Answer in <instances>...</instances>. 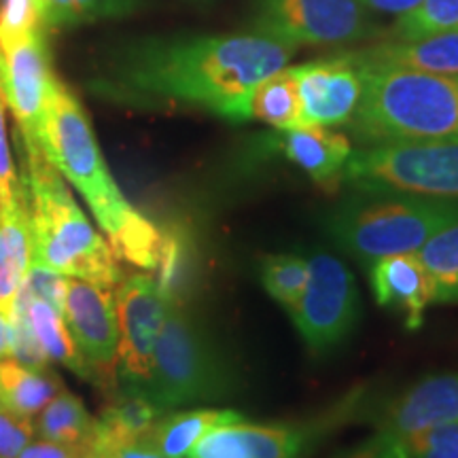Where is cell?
I'll return each mask as SVG.
<instances>
[{
	"instance_id": "obj_27",
	"label": "cell",
	"mask_w": 458,
	"mask_h": 458,
	"mask_svg": "<svg viewBox=\"0 0 458 458\" xmlns=\"http://www.w3.org/2000/svg\"><path fill=\"white\" fill-rule=\"evenodd\" d=\"M45 28H72L134 13L142 0H37Z\"/></svg>"
},
{
	"instance_id": "obj_16",
	"label": "cell",
	"mask_w": 458,
	"mask_h": 458,
	"mask_svg": "<svg viewBox=\"0 0 458 458\" xmlns=\"http://www.w3.org/2000/svg\"><path fill=\"white\" fill-rule=\"evenodd\" d=\"M369 284L376 303L397 310L405 327L418 329L427 308L435 303L433 280L414 255H393L369 266Z\"/></svg>"
},
{
	"instance_id": "obj_24",
	"label": "cell",
	"mask_w": 458,
	"mask_h": 458,
	"mask_svg": "<svg viewBox=\"0 0 458 458\" xmlns=\"http://www.w3.org/2000/svg\"><path fill=\"white\" fill-rule=\"evenodd\" d=\"M62 388V380L49 368H28L13 357L0 360V405L15 414L37 418Z\"/></svg>"
},
{
	"instance_id": "obj_30",
	"label": "cell",
	"mask_w": 458,
	"mask_h": 458,
	"mask_svg": "<svg viewBox=\"0 0 458 458\" xmlns=\"http://www.w3.org/2000/svg\"><path fill=\"white\" fill-rule=\"evenodd\" d=\"M394 458H458V422L410 435L394 448Z\"/></svg>"
},
{
	"instance_id": "obj_12",
	"label": "cell",
	"mask_w": 458,
	"mask_h": 458,
	"mask_svg": "<svg viewBox=\"0 0 458 458\" xmlns=\"http://www.w3.org/2000/svg\"><path fill=\"white\" fill-rule=\"evenodd\" d=\"M62 317L83 360L96 377V386L113 391L119 377V327L111 289L66 276Z\"/></svg>"
},
{
	"instance_id": "obj_26",
	"label": "cell",
	"mask_w": 458,
	"mask_h": 458,
	"mask_svg": "<svg viewBox=\"0 0 458 458\" xmlns=\"http://www.w3.org/2000/svg\"><path fill=\"white\" fill-rule=\"evenodd\" d=\"M416 257L433 280L435 303H458V219L435 232Z\"/></svg>"
},
{
	"instance_id": "obj_34",
	"label": "cell",
	"mask_w": 458,
	"mask_h": 458,
	"mask_svg": "<svg viewBox=\"0 0 458 458\" xmlns=\"http://www.w3.org/2000/svg\"><path fill=\"white\" fill-rule=\"evenodd\" d=\"M17 458H96V454L91 450V444L72 445L47 442V439H32Z\"/></svg>"
},
{
	"instance_id": "obj_13",
	"label": "cell",
	"mask_w": 458,
	"mask_h": 458,
	"mask_svg": "<svg viewBox=\"0 0 458 458\" xmlns=\"http://www.w3.org/2000/svg\"><path fill=\"white\" fill-rule=\"evenodd\" d=\"M458 422V374L431 376L405 391L382 416L369 448L359 458H394L410 435Z\"/></svg>"
},
{
	"instance_id": "obj_20",
	"label": "cell",
	"mask_w": 458,
	"mask_h": 458,
	"mask_svg": "<svg viewBox=\"0 0 458 458\" xmlns=\"http://www.w3.org/2000/svg\"><path fill=\"white\" fill-rule=\"evenodd\" d=\"M164 414L165 411L142 388L125 386L123 393L114 394L102 416L96 418V433L91 439L96 458H105L114 445L145 437Z\"/></svg>"
},
{
	"instance_id": "obj_17",
	"label": "cell",
	"mask_w": 458,
	"mask_h": 458,
	"mask_svg": "<svg viewBox=\"0 0 458 458\" xmlns=\"http://www.w3.org/2000/svg\"><path fill=\"white\" fill-rule=\"evenodd\" d=\"M360 71L458 74V32L388 41L346 54Z\"/></svg>"
},
{
	"instance_id": "obj_19",
	"label": "cell",
	"mask_w": 458,
	"mask_h": 458,
	"mask_svg": "<svg viewBox=\"0 0 458 458\" xmlns=\"http://www.w3.org/2000/svg\"><path fill=\"white\" fill-rule=\"evenodd\" d=\"M278 147L284 157L312 176L320 185H334L342 181L344 168L352 147L348 136L325 125H300L280 130Z\"/></svg>"
},
{
	"instance_id": "obj_18",
	"label": "cell",
	"mask_w": 458,
	"mask_h": 458,
	"mask_svg": "<svg viewBox=\"0 0 458 458\" xmlns=\"http://www.w3.org/2000/svg\"><path fill=\"white\" fill-rule=\"evenodd\" d=\"M32 266V225L28 191L0 210V314L13 323Z\"/></svg>"
},
{
	"instance_id": "obj_23",
	"label": "cell",
	"mask_w": 458,
	"mask_h": 458,
	"mask_svg": "<svg viewBox=\"0 0 458 458\" xmlns=\"http://www.w3.org/2000/svg\"><path fill=\"white\" fill-rule=\"evenodd\" d=\"M249 119L270 123L278 130L303 125L300 88L291 68L284 66L283 71L272 72L246 94L240 108V122Z\"/></svg>"
},
{
	"instance_id": "obj_25",
	"label": "cell",
	"mask_w": 458,
	"mask_h": 458,
	"mask_svg": "<svg viewBox=\"0 0 458 458\" xmlns=\"http://www.w3.org/2000/svg\"><path fill=\"white\" fill-rule=\"evenodd\" d=\"M37 437L57 444L85 445L96 433V418L89 414L77 394L62 388L34 418Z\"/></svg>"
},
{
	"instance_id": "obj_3",
	"label": "cell",
	"mask_w": 458,
	"mask_h": 458,
	"mask_svg": "<svg viewBox=\"0 0 458 458\" xmlns=\"http://www.w3.org/2000/svg\"><path fill=\"white\" fill-rule=\"evenodd\" d=\"M24 156L32 263L105 289L117 286L123 278L117 255L68 191L64 176L41 148L24 151Z\"/></svg>"
},
{
	"instance_id": "obj_31",
	"label": "cell",
	"mask_w": 458,
	"mask_h": 458,
	"mask_svg": "<svg viewBox=\"0 0 458 458\" xmlns=\"http://www.w3.org/2000/svg\"><path fill=\"white\" fill-rule=\"evenodd\" d=\"M37 0H3L0 3V45H11L43 30Z\"/></svg>"
},
{
	"instance_id": "obj_14",
	"label": "cell",
	"mask_w": 458,
	"mask_h": 458,
	"mask_svg": "<svg viewBox=\"0 0 458 458\" xmlns=\"http://www.w3.org/2000/svg\"><path fill=\"white\" fill-rule=\"evenodd\" d=\"M297 79L303 125H348L363 96V71L344 55L291 68Z\"/></svg>"
},
{
	"instance_id": "obj_22",
	"label": "cell",
	"mask_w": 458,
	"mask_h": 458,
	"mask_svg": "<svg viewBox=\"0 0 458 458\" xmlns=\"http://www.w3.org/2000/svg\"><path fill=\"white\" fill-rule=\"evenodd\" d=\"M244 420L236 410H189L164 414L145 437L164 458H187L199 439L215 427Z\"/></svg>"
},
{
	"instance_id": "obj_29",
	"label": "cell",
	"mask_w": 458,
	"mask_h": 458,
	"mask_svg": "<svg viewBox=\"0 0 458 458\" xmlns=\"http://www.w3.org/2000/svg\"><path fill=\"white\" fill-rule=\"evenodd\" d=\"M308 274H310L308 259L293 253L267 255L261 261L263 289L289 312L306 289Z\"/></svg>"
},
{
	"instance_id": "obj_37",
	"label": "cell",
	"mask_w": 458,
	"mask_h": 458,
	"mask_svg": "<svg viewBox=\"0 0 458 458\" xmlns=\"http://www.w3.org/2000/svg\"><path fill=\"white\" fill-rule=\"evenodd\" d=\"M13 357V329L11 323L0 314V360Z\"/></svg>"
},
{
	"instance_id": "obj_15",
	"label": "cell",
	"mask_w": 458,
	"mask_h": 458,
	"mask_svg": "<svg viewBox=\"0 0 458 458\" xmlns=\"http://www.w3.org/2000/svg\"><path fill=\"white\" fill-rule=\"evenodd\" d=\"M306 437V431L295 427L240 420L206 433L187 458H300Z\"/></svg>"
},
{
	"instance_id": "obj_4",
	"label": "cell",
	"mask_w": 458,
	"mask_h": 458,
	"mask_svg": "<svg viewBox=\"0 0 458 458\" xmlns=\"http://www.w3.org/2000/svg\"><path fill=\"white\" fill-rule=\"evenodd\" d=\"M348 128L365 145L458 142V74L363 71Z\"/></svg>"
},
{
	"instance_id": "obj_2",
	"label": "cell",
	"mask_w": 458,
	"mask_h": 458,
	"mask_svg": "<svg viewBox=\"0 0 458 458\" xmlns=\"http://www.w3.org/2000/svg\"><path fill=\"white\" fill-rule=\"evenodd\" d=\"M38 147L88 202L117 259L140 270H157L164 233L123 196L102 157L88 113L57 74L51 81Z\"/></svg>"
},
{
	"instance_id": "obj_6",
	"label": "cell",
	"mask_w": 458,
	"mask_h": 458,
	"mask_svg": "<svg viewBox=\"0 0 458 458\" xmlns=\"http://www.w3.org/2000/svg\"><path fill=\"white\" fill-rule=\"evenodd\" d=\"M164 411L199 401L225 399L232 393V374L185 303L170 300L151 359V376L139 386Z\"/></svg>"
},
{
	"instance_id": "obj_35",
	"label": "cell",
	"mask_w": 458,
	"mask_h": 458,
	"mask_svg": "<svg viewBox=\"0 0 458 458\" xmlns=\"http://www.w3.org/2000/svg\"><path fill=\"white\" fill-rule=\"evenodd\" d=\"M105 458H164L159 452L147 442V437L136 439V442L119 444L105 454Z\"/></svg>"
},
{
	"instance_id": "obj_10",
	"label": "cell",
	"mask_w": 458,
	"mask_h": 458,
	"mask_svg": "<svg viewBox=\"0 0 458 458\" xmlns=\"http://www.w3.org/2000/svg\"><path fill=\"white\" fill-rule=\"evenodd\" d=\"M170 295L157 278L131 274L114 291V312L119 327L117 376L123 386H145L151 376V359L162 331Z\"/></svg>"
},
{
	"instance_id": "obj_21",
	"label": "cell",
	"mask_w": 458,
	"mask_h": 458,
	"mask_svg": "<svg viewBox=\"0 0 458 458\" xmlns=\"http://www.w3.org/2000/svg\"><path fill=\"white\" fill-rule=\"evenodd\" d=\"M17 308L24 314L28 327H30L34 340L41 346L47 360H54V363L71 369L72 374L83 377V380L96 385L94 374H91L88 363L83 360L71 331L66 327L64 317H62V312L55 306H51L49 301L41 300V297H34L21 291Z\"/></svg>"
},
{
	"instance_id": "obj_8",
	"label": "cell",
	"mask_w": 458,
	"mask_h": 458,
	"mask_svg": "<svg viewBox=\"0 0 458 458\" xmlns=\"http://www.w3.org/2000/svg\"><path fill=\"white\" fill-rule=\"evenodd\" d=\"M255 32L289 47H334L365 38L371 24L360 0H259Z\"/></svg>"
},
{
	"instance_id": "obj_7",
	"label": "cell",
	"mask_w": 458,
	"mask_h": 458,
	"mask_svg": "<svg viewBox=\"0 0 458 458\" xmlns=\"http://www.w3.org/2000/svg\"><path fill=\"white\" fill-rule=\"evenodd\" d=\"M342 181L357 191L458 199V142H385L352 151Z\"/></svg>"
},
{
	"instance_id": "obj_36",
	"label": "cell",
	"mask_w": 458,
	"mask_h": 458,
	"mask_svg": "<svg viewBox=\"0 0 458 458\" xmlns=\"http://www.w3.org/2000/svg\"><path fill=\"white\" fill-rule=\"evenodd\" d=\"M360 3L369 9L382 11V13L401 15V13H405V11L414 9L420 0H360Z\"/></svg>"
},
{
	"instance_id": "obj_1",
	"label": "cell",
	"mask_w": 458,
	"mask_h": 458,
	"mask_svg": "<svg viewBox=\"0 0 458 458\" xmlns=\"http://www.w3.org/2000/svg\"><path fill=\"white\" fill-rule=\"evenodd\" d=\"M293 54L295 47L257 32L145 38L123 51L100 88L128 102L199 106L240 122L246 94Z\"/></svg>"
},
{
	"instance_id": "obj_28",
	"label": "cell",
	"mask_w": 458,
	"mask_h": 458,
	"mask_svg": "<svg viewBox=\"0 0 458 458\" xmlns=\"http://www.w3.org/2000/svg\"><path fill=\"white\" fill-rule=\"evenodd\" d=\"M458 32V0H420L399 15L391 28L393 41Z\"/></svg>"
},
{
	"instance_id": "obj_33",
	"label": "cell",
	"mask_w": 458,
	"mask_h": 458,
	"mask_svg": "<svg viewBox=\"0 0 458 458\" xmlns=\"http://www.w3.org/2000/svg\"><path fill=\"white\" fill-rule=\"evenodd\" d=\"M26 193V182L15 170L13 153H11L7 123H4V100L0 96V210L9 208L17 198Z\"/></svg>"
},
{
	"instance_id": "obj_5",
	"label": "cell",
	"mask_w": 458,
	"mask_h": 458,
	"mask_svg": "<svg viewBox=\"0 0 458 458\" xmlns=\"http://www.w3.org/2000/svg\"><path fill=\"white\" fill-rule=\"evenodd\" d=\"M458 219V199L401 191H360L331 213L329 233L365 266L393 255H414L435 232Z\"/></svg>"
},
{
	"instance_id": "obj_9",
	"label": "cell",
	"mask_w": 458,
	"mask_h": 458,
	"mask_svg": "<svg viewBox=\"0 0 458 458\" xmlns=\"http://www.w3.org/2000/svg\"><path fill=\"white\" fill-rule=\"evenodd\" d=\"M306 289L291 308V317L303 342L314 352L340 346L359 323L360 300L352 272L327 253L314 255Z\"/></svg>"
},
{
	"instance_id": "obj_32",
	"label": "cell",
	"mask_w": 458,
	"mask_h": 458,
	"mask_svg": "<svg viewBox=\"0 0 458 458\" xmlns=\"http://www.w3.org/2000/svg\"><path fill=\"white\" fill-rule=\"evenodd\" d=\"M32 439H37L34 418L20 416L0 405V458H17Z\"/></svg>"
},
{
	"instance_id": "obj_11",
	"label": "cell",
	"mask_w": 458,
	"mask_h": 458,
	"mask_svg": "<svg viewBox=\"0 0 458 458\" xmlns=\"http://www.w3.org/2000/svg\"><path fill=\"white\" fill-rule=\"evenodd\" d=\"M54 77L47 28L21 41L0 45V96L13 113L24 151L41 148L38 136Z\"/></svg>"
}]
</instances>
